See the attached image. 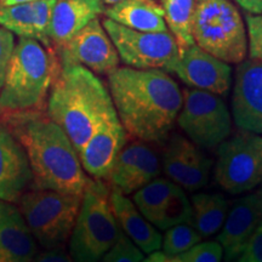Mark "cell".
Returning a JSON list of instances; mask_svg holds the SVG:
<instances>
[{
	"instance_id": "6da1fadb",
	"label": "cell",
	"mask_w": 262,
	"mask_h": 262,
	"mask_svg": "<svg viewBox=\"0 0 262 262\" xmlns=\"http://www.w3.org/2000/svg\"><path fill=\"white\" fill-rule=\"evenodd\" d=\"M108 77L119 122L130 140L164 145L182 107L179 84L163 70L117 67Z\"/></svg>"
},
{
	"instance_id": "7a4b0ae2",
	"label": "cell",
	"mask_w": 262,
	"mask_h": 262,
	"mask_svg": "<svg viewBox=\"0 0 262 262\" xmlns=\"http://www.w3.org/2000/svg\"><path fill=\"white\" fill-rule=\"evenodd\" d=\"M4 122L27 153L33 187L83 195L89 178L60 125L41 111L6 113Z\"/></svg>"
},
{
	"instance_id": "3957f363",
	"label": "cell",
	"mask_w": 262,
	"mask_h": 262,
	"mask_svg": "<svg viewBox=\"0 0 262 262\" xmlns=\"http://www.w3.org/2000/svg\"><path fill=\"white\" fill-rule=\"evenodd\" d=\"M47 107L48 116L64 130L78 153L101 124L118 117L108 88L80 64H61Z\"/></svg>"
},
{
	"instance_id": "277c9868",
	"label": "cell",
	"mask_w": 262,
	"mask_h": 262,
	"mask_svg": "<svg viewBox=\"0 0 262 262\" xmlns=\"http://www.w3.org/2000/svg\"><path fill=\"white\" fill-rule=\"evenodd\" d=\"M60 67L54 49L35 39L19 38L0 90V111H41Z\"/></svg>"
},
{
	"instance_id": "5b68a950",
	"label": "cell",
	"mask_w": 262,
	"mask_h": 262,
	"mask_svg": "<svg viewBox=\"0 0 262 262\" xmlns=\"http://www.w3.org/2000/svg\"><path fill=\"white\" fill-rule=\"evenodd\" d=\"M111 187L104 180L89 179L68 247L73 262H98L123 234L112 210Z\"/></svg>"
},
{
	"instance_id": "8992f818",
	"label": "cell",
	"mask_w": 262,
	"mask_h": 262,
	"mask_svg": "<svg viewBox=\"0 0 262 262\" xmlns=\"http://www.w3.org/2000/svg\"><path fill=\"white\" fill-rule=\"evenodd\" d=\"M191 32L199 48L229 64L247 57V29L231 0H194Z\"/></svg>"
},
{
	"instance_id": "52a82bcc",
	"label": "cell",
	"mask_w": 262,
	"mask_h": 262,
	"mask_svg": "<svg viewBox=\"0 0 262 262\" xmlns=\"http://www.w3.org/2000/svg\"><path fill=\"white\" fill-rule=\"evenodd\" d=\"M80 203L81 195L32 187L17 204L38 245L47 250L70 241Z\"/></svg>"
},
{
	"instance_id": "ba28073f",
	"label": "cell",
	"mask_w": 262,
	"mask_h": 262,
	"mask_svg": "<svg viewBox=\"0 0 262 262\" xmlns=\"http://www.w3.org/2000/svg\"><path fill=\"white\" fill-rule=\"evenodd\" d=\"M214 178L229 194L253 191L262 182V135L239 130L216 152Z\"/></svg>"
},
{
	"instance_id": "9c48e42d",
	"label": "cell",
	"mask_w": 262,
	"mask_h": 262,
	"mask_svg": "<svg viewBox=\"0 0 262 262\" xmlns=\"http://www.w3.org/2000/svg\"><path fill=\"white\" fill-rule=\"evenodd\" d=\"M102 26L125 66L171 73L180 56V49L169 29L165 32H141L107 17L102 21Z\"/></svg>"
},
{
	"instance_id": "30bf717a",
	"label": "cell",
	"mask_w": 262,
	"mask_h": 262,
	"mask_svg": "<svg viewBox=\"0 0 262 262\" xmlns=\"http://www.w3.org/2000/svg\"><path fill=\"white\" fill-rule=\"evenodd\" d=\"M182 107L176 119L187 139L201 148H217L232 134V114L224 98L199 89L182 91Z\"/></svg>"
},
{
	"instance_id": "8fae6325",
	"label": "cell",
	"mask_w": 262,
	"mask_h": 262,
	"mask_svg": "<svg viewBox=\"0 0 262 262\" xmlns=\"http://www.w3.org/2000/svg\"><path fill=\"white\" fill-rule=\"evenodd\" d=\"M137 209L156 228L192 222L191 201L186 191L171 180L157 178L133 193Z\"/></svg>"
},
{
	"instance_id": "7c38bea8",
	"label": "cell",
	"mask_w": 262,
	"mask_h": 262,
	"mask_svg": "<svg viewBox=\"0 0 262 262\" xmlns=\"http://www.w3.org/2000/svg\"><path fill=\"white\" fill-rule=\"evenodd\" d=\"M61 64H80L95 74L108 75L119 67V55L103 28L94 18L57 50Z\"/></svg>"
},
{
	"instance_id": "4fadbf2b",
	"label": "cell",
	"mask_w": 262,
	"mask_h": 262,
	"mask_svg": "<svg viewBox=\"0 0 262 262\" xmlns=\"http://www.w3.org/2000/svg\"><path fill=\"white\" fill-rule=\"evenodd\" d=\"M211 165L201 147L181 134L172 131L164 142L163 171L185 191L195 192L204 187L210 179Z\"/></svg>"
},
{
	"instance_id": "5bb4252c",
	"label": "cell",
	"mask_w": 262,
	"mask_h": 262,
	"mask_svg": "<svg viewBox=\"0 0 262 262\" xmlns=\"http://www.w3.org/2000/svg\"><path fill=\"white\" fill-rule=\"evenodd\" d=\"M162 171V157L152 143L131 139L114 160L107 181L112 188L129 195L159 178Z\"/></svg>"
},
{
	"instance_id": "9a60e30c",
	"label": "cell",
	"mask_w": 262,
	"mask_h": 262,
	"mask_svg": "<svg viewBox=\"0 0 262 262\" xmlns=\"http://www.w3.org/2000/svg\"><path fill=\"white\" fill-rule=\"evenodd\" d=\"M171 73L187 86L225 96L232 86V68L227 62L212 56L198 45L192 44L180 52Z\"/></svg>"
},
{
	"instance_id": "2e32d148",
	"label": "cell",
	"mask_w": 262,
	"mask_h": 262,
	"mask_svg": "<svg viewBox=\"0 0 262 262\" xmlns=\"http://www.w3.org/2000/svg\"><path fill=\"white\" fill-rule=\"evenodd\" d=\"M231 110L239 130L262 135V62L245 58L238 63Z\"/></svg>"
},
{
	"instance_id": "e0dca14e",
	"label": "cell",
	"mask_w": 262,
	"mask_h": 262,
	"mask_svg": "<svg viewBox=\"0 0 262 262\" xmlns=\"http://www.w3.org/2000/svg\"><path fill=\"white\" fill-rule=\"evenodd\" d=\"M262 224V188L244 193L231 202L217 235L227 262H235L245 244Z\"/></svg>"
},
{
	"instance_id": "ac0fdd59",
	"label": "cell",
	"mask_w": 262,
	"mask_h": 262,
	"mask_svg": "<svg viewBox=\"0 0 262 262\" xmlns=\"http://www.w3.org/2000/svg\"><path fill=\"white\" fill-rule=\"evenodd\" d=\"M33 187V172L27 153L14 134L0 124V201L17 204Z\"/></svg>"
},
{
	"instance_id": "d6986e66",
	"label": "cell",
	"mask_w": 262,
	"mask_h": 262,
	"mask_svg": "<svg viewBox=\"0 0 262 262\" xmlns=\"http://www.w3.org/2000/svg\"><path fill=\"white\" fill-rule=\"evenodd\" d=\"M127 139L129 137L118 117L101 124L78 153L84 171L93 179L106 181L114 160L125 146Z\"/></svg>"
},
{
	"instance_id": "ffe728a7",
	"label": "cell",
	"mask_w": 262,
	"mask_h": 262,
	"mask_svg": "<svg viewBox=\"0 0 262 262\" xmlns=\"http://www.w3.org/2000/svg\"><path fill=\"white\" fill-rule=\"evenodd\" d=\"M38 243L14 203L0 201V262H32Z\"/></svg>"
},
{
	"instance_id": "44dd1931",
	"label": "cell",
	"mask_w": 262,
	"mask_h": 262,
	"mask_svg": "<svg viewBox=\"0 0 262 262\" xmlns=\"http://www.w3.org/2000/svg\"><path fill=\"white\" fill-rule=\"evenodd\" d=\"M104 9L102 0H56L49 31L51 47L57 51Z\"/></svg>"
},
{
	"instance_id": "7402d4cb",
	"label": "cell",
	"mask_w": 262,
	"mask_h": 262,
	"mask_svg": "<svg viewBox=\"0 0 262 262\" xmlns=\"http://www.w3.org/2000/svg\"><path fill=\"white\" fill-rule=\"evenodd\" d=\"M111 205L123 233L140 249L149 254L162 248V234L141 214L133 199L111 187Z\"/></svg>"
},
{
	"instance_id": "603a6c76",
	"label": "cell",
	"mask_w": 262,
	"mask_h": 262,
	"mask_svg": "<svg viewBox=\"0 0 262 262\" xmlns=\"http://www.w3.org/2000/svg\"><path fill=\"white\" fill-rule=\"evenodd\" d=\"M107 18L141 32H165L168 26L156 0H122L104 9Z\"/></svg>"
},
{
	"instance_id": "cb8c5ba5",
	"label": "cell",
	"mask_w": 262,
	"mask_h": 262,
	"mask_svg": "<svg viewBox=\"0 0 262 262\" xmlns=\"http://www.w3.org/2000/svg\"><path fill=\"white\" fill-rule=\"evenodd\" d=\"M231 202L216 192H198L192 195V225L202 238H209L220 232Z\"/></svg>"
},
{
	"instance_id": "d4e9b609",
	"label": "cell",
	"mask_w": 262,
	"mask_h": 262,
	"mask_svg": "<svg viewBox=\"0 0 262 262\" xmlns=\"http://www.w3.org/2000/svg\"><path fill=\"white\" fill-rule=\"evenodd\" d=\"M164 19L178 42L180 52L194 44L191 32V19L194 0H160Z\"/></svg>"
},
{
	"instance_id": "484cf974",
	"label": "cell",
	"mask_w": 262,
	"mask_h": 262,
	"mask_svg": "<svg viewBox=\"0 0 262 262\" xmlns=\"http://www.w3.org/2000/svg\"><path fill=\"white\" fill-rule=\"evenodd\" d=\"M0 26L19 38L37 40L32 3H19L0 8Z\"/></svg>"
},
{
	"instance_id": "4316f807",
	"label": "cell",
	"mask_w": 262,
	"mask_h": 262,
	"mask_svg": "<svg viewBox=\"0 0 262 262\" xmlns=\"http://www.w3.org/2000/svg\"><path fill=\"white\" fill-rule=\"evenodd\" d=\"M202 239L192 222L175 225L165 229V234L162 238L163 253L169 257L178 256L202 242Z\"/></svg>"
},
{
	"instance_id": "83f0119b",
	"label": "cell",
	"mask_w": 262,
	"mask_h": 262,
	"mask_svg": "<svg viewBox=\"0 0 262 262\" xmlns=\"http://www.w3.org/2000/svg\"><path fill=\"white\" fill-rule=\"evenodd\" d=\"M172 258L173 262H222L224 249L217 241L199 242L187 251Z\"/></svg>"
},
{
	"instance_id": "f1b7e54d",
	"label": "cell",
	"mask_w": 262,
	"mask_h": 262,
	"mask_svg": "<svg viewBox=\"0 0 262 262\" xmlns=\"http://www.w3.org/2000/svg\"><path fill=\"white\" fill-rule=\"evenodd\" d=\"M56 0H37L32 2L33 11H34V28L37 40L40 41L44 47L50 48L51 42L49 39V31H50L52 10H54Z\"/></svg>"
},
{
	"instance_id": "f546056e",
	"label": "cell",
	"mask_w": 262,
	"mask_h": 262,
	"mask_svg": "<svg viewBox=\"0 0 262 262\" xmlns=\"http://www.w3.org/2000/svg\"><path fill=\"white\" fill-rule=\"evenodd\" d=\"M143 253L125 234L120 235L113 245L98 262H141Z\"/></svg>"
},
{
	"instance_id": "4dcf8cb0",
	"label": "cell",
	"mask_w": 262,
	"mask_h": 262,
	"mask_svg": "<svg viewBox=\"0 0 262 262\" xmlns=\"http://www.w3.org/2000/svg\"><path fill=\"white\" fill-rule=\"evenodd\" d=\"M249 58L262 62V14L245 16Z\"/></svg>"
},
{
	"instance_id": "1f68e13d",
	"label": "cell",
	"mask_w": 262,
	"mask_h": 262,
	"mask_svg": "<svg viewBox=\"0 0 262 262\" xmlns=\"http://www.w3.org/2000/svg\"><path fill=\"white\" fill-rule=\"evenodd\" d=\"M15 48V38L11 32L0 27V90L4 84L12 51Z\"/></svg>"
},
{
	"instance_id": "d6a6232c",
	"label": "cell",
	"mask_w": 262,
	"mask_h": 262,
	"mask_svg": "<svg viewBox=\"0 0 262 262\" xmlns=\"http://www.w3.org/2000/svg\"><path fill=\"white\" fill-rule=\"evenodd\" d=\"M235 262H262V224L245 244Z\"/></svg>"
},
{
	"instance_id": "836d02e7",
	"label": "cell",
	"mask_w": 262,
	"mask_h": 262,
	"mask_svg": "<svg viewBox=\"0 0 262 262\" xmlns=\"http://www.w3.org/2000/svg\"><path fill=\"white\" fill-rule=\"evenodd\" d=\"M32 262H73V260L64 247H58L47 249L42 253L38 254Z\"/></svg>"
},
{
	"instance_id": "e575fe53",
	"label": "cell",
	"mask_w": 262,
	"mask_h": 262,
	"mask_svg": "<svg viewBox=\"0 0 262 262\" xmlns=\"http://www.w3.org/2000/svg\"><path fill=\"white\" fill-rule=\"evenodd\" d=\"M244 11L250 15L262 14V0H234Z\"/></svg>"
},
{
	"instance_id": "d590c367",
	"label": "cell",
	"mask_w": 262,
	"mask_h": 262,
	"mask_svg": "<svg viewBox=\"0 0 262 262\" xmlns=\"http://www.w3.org/2000/svg\"><path fill=\"white\" fill-rule=\"evenodd\" d=\"M141 262H173L172 257H169L168 255H165L163 251L156 250L153 253H149L148 256L143 258Z\"/></svg>"
},
{
	"instance_id": "8d00e7d4",
	"label": "cell",
	"mask_w": 262,
	"mask_h": 262,
	"mask_svg": "<svg viewBox=\"0 0 262 262\" xmlns=\"http://www.w3.org/2000/svg\"><path fill=\"white\" fill-rule=\"evenodd\" d=\"M37 2V0H0V4L2 6H9L14 4H19V3H32Z\"/></svg>"
},
{
	"instance_id": "74e56055",
	"label": "cell",
	"mask_w": 262,
	"mask_h": 262,
	"mask_svg": "<svg viewBox=\"0 0 262 262\" xmlns=\"http://www.w3.org/2000/svg\"><path fill=\"white\" fill-rule=\"evenodd\" d=\"M102 2L106 6H112L114 4H117V3L122 2V0H102Z\"/></svg>"
}]
</instances>
